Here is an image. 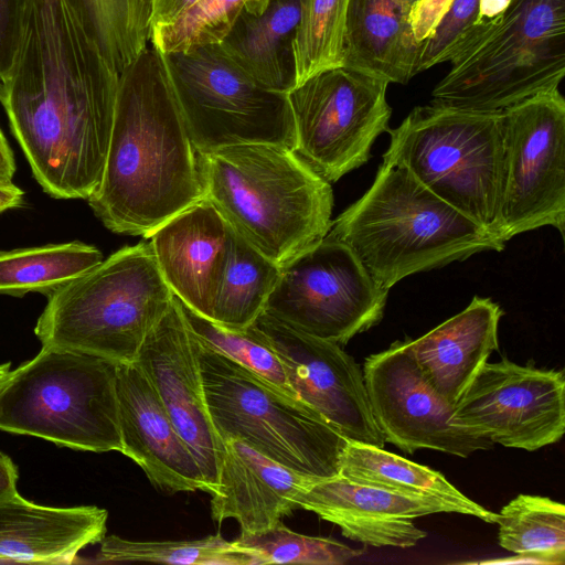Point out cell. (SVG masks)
<instances>
[{"label": "cell", "mask_w": 565, "mask_h": 565, "mask_svg": "<svg viewBox=\"0 0 565 565\" xmlns=\"http://www.w3.org/2000/svg\"><path fill=\"white\" fill-rule=\"evenodd\" d=\"M119 74L67 0H31L0 102L38 183L55 199L98 186L114 124Z\"/></svg>", "instance_id": "6da1fadb"}, {"label": "cell", "mask_w": 565, "mask_h": 565, "mask_svg": "<svg viewBox=\"0 0 565 565\" xmlns=\"http://www.w3.org/2000/svg\"><path fill=\"white\" fill-rule=\"evenodd\" d=\"M203 198L163 55L149 43L119 74L105 168L87 202L109 231L148 238Z\"/></svg>", "instance_id": "7a4b0ae2"}, {"label": "cell", "mask_w": 565, "mask_h": 565, "mask_svg": "<svg viewBox=\"0 0 565 565\" xmlns=\"http://www.w3.org/2000/svg\"><path fill=\"white\" fill-rule=\"evenodd\" d=\"M206 198L232 230L279 266L324 238L333 192L295 150L250 142L196 153Z\"/></svg>", "instance_id": "3957f363"}, {"label": "cell", "mask_w": 565, "mask_h": 565, "mask_svg": "<svg viewBox=\"0 0 565 565\" xmlns=\"http://www.w3.org/2000/svg\"><path fill=\"white\" fill-rule=\"evenodd\" d=\"M327 237L345 244L385 290L413 274L504 248L407 169L386 162L371 188L332 221Z\"/></svg>", "instance_id": "277c9868"}, {"label": "cell", "mask_w": 565, "mask_h": 565, "mask_svg": "<svg viewBox=\"0 0 565 565\" xmlns=\"http://www.w3.org/2000/svg\"><path fill=\"white\" fill-rule=\"evenodd\" d=\"M172 299L149 242L141 241L49 295L34 333L42 347L131 363Z\"/></svg>", "instance_id": "5b68a950"}, {"label": "cell", "mask_w": 565, "mask_h": 565, "mask_svg": "<svg viewBox=\"0 0 565 565\" xmlns=\"http://www.w3.org/2000/svg\"><path fill=\"white\" fill-rule=\"evenodd\" d=\"M117 364L42 347L0 391V429L76 450L121 451Z\"/></svg>", "instance_id": "8992f818"}, {"label": "cell", "mask_w": 565, "mask_h": 565, "mask_svg": "<svg viewBox=\"0 0 565 565\" xmlns=\"http://www.w3.org/2000/svg\"><path fill=\"white\" fill-rule=\"evenodd\" d=\"M387 132L391 140L383 162L404 167L430 192L498 238L502 110L431 102L415 107Z\"/></svg>", "instance_id": "52a82bcc"}, {"label": "cell", "mask_w": 565, "mask_h": 565, "mask_svg": "<svg viewBox=\"0 0 565 565\" xmlns=\"http://www.w3.org/2000/svg\"><path fill=\"white\" fill-rule=\"evenodd\" d=\"M195 348L209 413L222 439L237 438L306 476L339 475L348 439L317 411L196 339Z\"/></svg>", "instance_id": "ba28073f"}, {"label": "cell", "mask_w": 565, "mask_h": 565, "mask_svg": "<svg viewBox=\"0 0 565 565\" xmlns=\"http://www.w3.org/2000/svg\"><path fill=\"white\" fill-rule=\"evenodd\" d=\"M434 103L501 111L558 88L565 75V0H514L501 22L450 61Z\"/></svg>", "instance_id": "9c48e42d"}, {"label": "cell", "mask_w": 565, "mask_h": 565, "mask_svg": "<svg viewBox=\"0 0 565 565\" xmlns=\"http://www.w3.org/2000/svg\"><path fill=\"white\" fill-rule=\"evenodd\" d=\"M162 55L196 153L250 142L296 151L287 94L258 84L218 43Z\"/></svg>", "instance_id": "30bf717a"}, {"label": "cell", "mask_w": 565, "mask_h": 565, "mask_svg": "<svg viewBox=\"0 0 565 565\" xmlns=\"http://www.w3.org/2000/svg\"><path fill=\"white\" fill-rule=\"evenodd\" d=\"M543 226L565 231V100L558 88L502 110L497 236Z\"/></svg>", "instance_id": "8fae6325"}, {"label": "cell", "mask_w": 565, "mask_h": 565, "mask_svg": "<svg viewBox=\"0 0 565 565\" xmlns=\"http://www.w3.org/2000/svg\"><path fill=\"white\" fill-rule=\"evenodd\" d=\"M387 86L381 78L341 65L292 88L287 98L296 152L328 182L366 163L375 139L388 129Z\"/></svg>", "instance_id": "7c38bea8"}, {"label": "cell", "mask_w": 565, "mask_h": 565, "mask_svg": "<svg viewBox=\"0 0 565 565\" xmlns=\"http://www.w3.org/2000/svg\"><path fill=\"white\" fill-rule=\"evenodd\" d=\"M387 295L345 244L326 236L280 266L264 311L344 345L382 320Z\"/></svg>", "instance_id": "4fadbf2b"}, {"label": "cell", "mask_w": 565, "mask_h": 565, "mask_svg": "<svg viewBox=\"0 0 565 565\" xmlns=\"http://www.w3.org/2000/svg\"><path fill=\"white\" fill-rule=\"evenodd\" d=\"M452 420L475 435L527 451L557 443L565 431L561 371L486 362L454 408Z\"/></svg>", "instance_id": "5bb4252c"}, {"label": "cell", "mask_w": 565, "mask_h": 565, "mask_svg": "<svg viewBox=\"0 0 565 565\" xmlns=\"http://www.w3.org/2000/svg\"><path fill=\"white\" fill-rule=\"evenodd\" d=\"M371 411L384 440L406 454L431 449L466 458L493 444L452 420L455 406L428 383L407 340L369 355L363 365Z\"/></svg>", "instance_id": "9a60e30c"}, {"label": "cell", "mask_w": 565, "mask_h": 565, "mask_svg": "<svg viewBox=\"0 0 565 565\" xmlns=\"http://www.w3.org/2000/svg\"><path fill=\"white\" fill-rule=\"evenodd\" d=\"M279 358L297 396L348 440L384 448L363 372L341 345L305 333L263 311L247 327Z\"/></svg>", "instance_id": "2e32d148"}, {"label": "cell", "mask_w": 565, "mask_h": 565, "mask_svg": "<svg viewBox=\"0 0 565 565\" xmlns=\"http://www.w3.org/2000/svg\"><path fill=\"white\" fill-rule=\"evenodd\" d=\"M135 362L157 391L212 494L217 487L223 440L205 401L195 339L174 295L164 316L143 340Z\"/></svg>", "instance_id": "e0dca14e"}, {"label": "cell", "mask_w": 565, "mask_h": 565, "mask_svg": "<svg viewBox=\"0 0 565 565\" xmlns=\"http://www.w3.org/2000/svg\"><path fill=\"white\" fill-rule=\"evenodd\" d=\"M116 394L120 452L134 460L162 491L207 492L193 454L136 362L117 364Z\"/></svg>", "instance_id": "ac0fdd59"}, {"label": "cell", "mask_w": 565, "mask_h": 565, "mask_svg": "<svg viewBox=\"0 0 565 565\" xmlns=\"http://www.w3.org/2000/svg\"><path fill=\"white\" fill-rule=\"evenodd\" d=\"M148 238L172 294L211 319L234 238L228 223L203 198L169 218Z\"/></svg>", "instance_id": "d6986e66"}, {"label": "cell", "mask_w": 565, "mask_h": 565, "mask_svg": "<svg viewBox=\"0 0 565 565\" xmlns=\"http://www.w3.org/2000/svg\"><path fill=\"white\" fill-rule=\"evenodd\" d=\"M296 504L338 525L343 536L375 547H413L427 533L412 519L446 512L434 501L355 483L339 475L313 482L298 494Z\"/></svg>", "instance_id": "ffe728a7"}, {"label": "cell", "mask_w": 565, "mask_h": 565, "mask_svg": "<svg viewBox=\"0 0 565 565\" xmlns=\"http://www.w3.org/2000/svg\"><path fill=\"white\" fill-rule=\"evenodd\" d=\"M222 440L211 514L217 522L235 519L241 533H259L276 525L297 509L298 494L320 479L294 471L237 438Z\"/></svg>", "instance_id": "44dd1931"}, {"label": "cell", "mask_w": 565, "mask_h": 565, "mask_svg": "<svg viewBox=\"0 0 565 565\" xmlns=\"http://www.w3.org/2000/svg\"><path fill=\"white\" fill-rule=\"evenodd\" d=\"M108 513L95 505L56 508L19 493L0 501V562L72 564L106 535Z\"/></svg>", "instance_id": "7402d4cb"}, {"label": "cell", "mask_w": 565, "mask_h": 565, "mask_svg": "<svg viewBox=\"0 0 565 565\" xmlns=\"http://www.w3.org/2000/svg\"><path fill=\"white\" fill-rule=\"evenodd\" d=\"M503 311L490 298L475 296L466 309L416 340L408 349L428 383L454 406L499 348Z\"/></svg>", "instance_id": "603a6c76"}, {"label": "cell", "mask_w": 565, "mask_h": 565, "mask_svg": "<svg viewBox=\"0 0 565 565\" xmlns=\"http://www.w3.org/2000/svg\"><path fill=\"white\" fill-rule=\"evenodd\" d=\"M414 0H349L342 66L395 84L416 75L420 46L411 26Z\"/></svg>", "instance_id": "cb8c5ba5"}, {"label": "cell", "mask_w": 565, "mask_h": 565, "mask_svg": "<svg viewBox=\"0 0 565 565\" xmlns=\"http://www.w3.org/2000/svg\"><path fill=\"white\" fill-rule=\"evenodd\" d=\"M299 20L298 0H269L260 14L243 12L218 44L258 84L287 94L296 84L294 42Z\"/></svg>", "instance_id": "d4e9b609"}, {"label": "cell", "mask_w": 565, "mask_h": 565, "mask_svg": "<svg viewBox=\"0 0 565 565\" xmlns=\"http://www.w3.org/2000/svg\"><path fill=\"white\" fill-rule=\"evenodd\" d=\"M339 476L355 483L434 501L446 513H460L495 523L497 513L469 499L443 473L381 447L348 440L339 460Z\"/></svg>", "instance_id": "484cf974"}, {"label": "cell", "mask_w": 565, "mask_h": 565, "mask_svg": "<svg viewBox=\"0 0 565 565\" xmlns=\"http://www.w3.org/2000/svg\"><path fill=\"white\" fill-rule=\"evenodd\" d=\"M103 259L96 246L82 242L0 250V295L47 297Z\"/></svg>", "instance_id": "4316f807"}, {"label": "cell", "mask_w": 565, "mask_h": 565, "mask_svg": "<svg viewBox=\"0 0 565 565\" xmlns=\"http://www.w3.org/2000/svg\"><path fill=\"white\" fill-rule=\"evenodd\" d=\"M498 542L519 562L564 564L565 507L547 497L519 494L497 513Z\"/></svg>", "instance_id": "83f0119b"}, {"label": "cell", "mask_w": 565, "mask_h": 565, "mask_svg": "<svg viewBox=\"0 0 565 565\" xmlns=\"http://www.w3.org/2000/svg\"><path fill=\"white\" fill-rule=\"evenodd\" d=\"M279 274V265L234 232L211 320L232 329L250 326L264 311Z\"/></svg>", "instance_id": "f1b7e54d"}, {"label": "cell", "mask_w": 565, "mask_h": 565, "mask_svg": "<svg viewBox=\"0 0 565 565\" xmlns=\"http://www.w3.org/2000/svg\"><path fill=\"white\" fill-rule=\"evenodd\" d=\"M67 1L118 74L149 44L151 0Z\"/></svg>", "instance_id": "f546056e"}, {"label": "cell", "mask_w": 565, "mask_h": 565, "mask_svg": "<svg viewBox=\"0 0 565 565\" xmlns=\"http://www.w3.org/2000/svg\"><path fill=\"white\" fill-rule=\"evenodd\" d=\"M90 564L150 562L181 565H260L258 555L221 534L186 541H132L104 536Z\"/></svg>", "instance_id": "4dcf8cb0"}, {"label": "cell", "mask_w": 565, "mask_h": 565, "mask_svg": "<svg viewBox=\"0 0 565 565\" xmlns=\"http://www.w3.org/2000/svg\"><path fill=\"white\" fill-rule=\"evenodd\" d=\"M298 2L300 20L294 42L295 87L320 71L342 65L344 22L349 0H298Z\"/></svg>", "instance_id": "1f68e13d"}, {"label": "cell", "mask_w": 565, "mask_h": 565, "mask_svg": "<svg viewBox=\"0 0 565 565\" xmlns=\"http://www.w3.org/2000/svg\"><path fill=\"white\" fill-rule=\"evenodd\" d=\"M269 0H200L173 22L151 29L149 43L162 54L220 43L243 12L260 14Z\"/></svg>", "instance_id": "d6a6232c"}, {"label": "cell", "mask_w": 565, "mask_h": 565, "mask_svg": "<svg viewBox=\"0 0 565 565\" xmlns=\"http://www.w3.org/2000/svg\"><path fill=\"white\" fill-rule=\"evenodd\" d=\"M178 300L184 319L199 342L237 362L284 393L299 398L288 382L279 358L248 328L224 327Z\"/></svg>", "instance_id": "836d02e7"}, {"label": "cell", "mask_w": 565, "mask_h": 565, "mask_svg": "<svg viewBox=\"0 0 565 565\" xmlns=\"http://www.w3.org/2000/svg\"><path fill=\"white\" fill-rule=\"evenodd\" d=\"M234 541L239 546L254 551L260 565H343L363 553L334 539L294 532L281 521L259 533H241Z\"/></svg>", "instance_id": "e575fe53"}, {"label": "cell", "mask_w": 565, "mask_h": 565, "mask_svg": "<svg viewBox=\"0 0 565 565\" xmlns=\"http://www.w3.org/2000/svg\"><path fill=\"white\" fill-rule=\"evenodd\" d=\"M480 0H451L431 35L422 43L415 73L450 62L471 42Z\"/></svg>", "instance_id": "d590c367"}, {"label": "cell", "mask_w": 565, "mask_h": 565, "mask_svg": "<svg viewBox=\"0 0 565 565\" xmlns=\"http://www.w3.org/2000/svg\"><path fill=\"white\" fill-rule=\"evenodd\" d=\"M31 0H0V83L18 55Z\"/></svg>", "instance_id": "8d00e7d4"}, {"label": "cell", "mask_w": 565, "mask_h": 565, "mask_svg": "<svg viewBox=\"0 0 565 565\" xmlns=\"http://www.w3.org/2000/svg\"><path fill=\"white\" fill-rule=\"evenodd\" d=\"M451 0H414L411 26L415 41L422 45L434 32L449 8Z\"/></svg>", "instance_id": "74e56055"}, {"label": "cell", "mask_w": 565, "mask_h": 565, "mask_svg": "<svg viewBox=\"0 0 565 565\" xmlns=\"http://www.w3.org/2000/svg\"><path fill=\"white\" fill-rule=\"evenodd\" d=\"M200 0H151V29L169 24Z\"/></svg>", "instance_id": "f35d334b"}, {"label": "cell", "mask_w": 565, "mask_h": 565, "mask_svg": "<svg viewBox=\"0 0 565 565\" xmlns=\"http://www.w3.org/2000/svg\"><path fill=\"white\" fill-rule=\"evenodd\" d=\"M18 469L11 458L0 451V501L18 494Z\"/></svg>", "instance_id": "ab89813d"}, {"label": "cell", "mask_w": 565, "mask_h": 565, "mask_svg": "<svg viewBox=\"0 0 565 565\" xmlns=\"http://www.w3.org/2000/svg\"><path fill=\"white\" fill-rule=\"evenodd\" d=\"M15 172L13 151L10 148L2 130L0 129V182H12Z\"/></svg>", "instance_id": "60d3db41"}, {"label": "cell", "mask_w": 565, "mask_h": 565, "mask_svg": "<svg viewBox=\"0 0 565 565\" xmlns=\"http://www.w3.org/2000/svg\"><path fill=\"white\" fill-rule=\"evenodd\" d=\"M23 204L24 193L19 186L12 182H0V213L7 210L21 207Z\"/></svg>", "instance_id": "b9f144b4"}, {"label": "cell", "mask_w": 565, "mask_h": 565, "mask_svg": "<svg viewBox=\"0 0 565 565\" xmlns=\"http://www.w3.org/2000/svg\"><path fill=\"white\" fill-rule=\"evenodd\" d=\"M11 373H12V370H11L10 362L0 364V391L3 387V385L6 384V382L9 380Z\"/></svg>", "instance_id": "7bdbcfd3"}]
</instances>
